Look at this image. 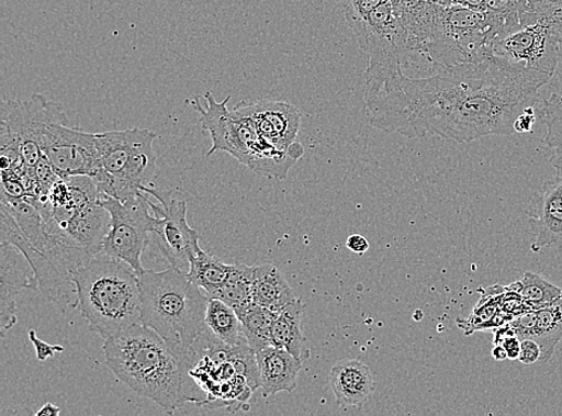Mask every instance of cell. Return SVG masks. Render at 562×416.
Segmentation results:
<instances>
[{
	"instance_id": "obj_1",
	"label": "cell",
	"mask_w": 562,
	"mask_h": 416,
	"mask_svg": "<svg viewBox=\"0 0 562 416\" xmlns=\"http://www.w3.org/2000/svg\"><path fill=\"white\" fill-rule=\"evenodd\" d=\"M551 81L525 65L491 55L424 78L403 72L364 83L371 126L409 138L436 135L457 143L515 133L518 116L539 102Z\"/></svg>"
},
{
	"instance_id": "obj_2",
	"label": "cell",
	"mask_w": 562,
	"mask_h": 416,
	"mask_svg": "<svg viewBox=\"0 0 562 416\" xmlns=\"http://www.w3.org/2000/svg\"><path fill=\"white\" fill-rule=\"evenodd\" d=\"M111 371L131 390L167 413L192 402L206 406V397L189 373V349L167 342L139 324L103 344Z\"/></svg>"
},
{
	"instance_id": "obj_3",
	"label": "cell",
	"mask_w": 562,
	"mask_h": 416,
	"mask_svg": "<svg viewBox=\"0 0 562 416\" xmlns=\"http://www.w3.org/2000/svg\"><path fill=\"white\" fill-rule=\"evenodd\" d=\"M78 310L103 341L142 324L139 279L128 265L100 252L75 272Z\"/></svg>"
},
{
	"instance_id": "obj_4",
	"label": "cell",
	"mask_w": 562,
	"mask_h": 416,
	"mask_svg": "<svg viewBox=\"0 0 562 416\" xmlns=\"http://www.w3.org/2000/svg\"><path fill=\"white\" fill-rule=\"evenodd\" d=\"M139 279L142 324L175 346L189 349L206 329L209 297L175 267L147 270Z\"/></svg>"
},
{
	"instance_id": "obj_5",
	"label": "cell",
	"mask_w": 562,
	"mask_h": 416,
	"mask_svg": "<svg viewBox=\"0 0 562 416\" xmlns=\"http://www.w3.org/2000/svg\"><path fill=\"white\" fill-rule=\"evenodd\" d=\"M189 373L206 397V406L238 412L258 387L259 370L250 346L232 347L207 328L189 348Z\"/></svg>"
},
{
	"instance_id": "obj_6",
	"label": "cell",
	"mask_w": 562,
	"mask_h": 416,
	"mask_svg": "<svg viewBox=\"0 0 562 416\" xmlns=\"http://www.w3.org/2000/svg\"><path fill=\"white\" fill-rule=\"evenodd\" d=\"M204 99L206 106L200 99L191 101V105L200 114L203 130L212 137V148L206 156L225 151L254 172L277 179H285L294 164L303 158L304 148L285 151L274 147L258 133L248 116L229 110L231 97L218 102L207 92Z\"/></svg>"
},
{
	"instance_id": "obj_7",
	"label": "cell",
	"mask_w": 562,
	"mask_h": 416,
	"mask_svg": "<svg viewBox=\"0 0 562 416\" xmlns=\"http://www.w3.org/2000/svg\"><path fill=\"white\" fill-rule=\"evenodd\" d=\"M155 139L151 130L139 127L97 134L104 168L93 178L99 193L123 202L138 196L155 175Z\"/></svg>"
},
{
	"instance_id": "obj_8",
	"label": "cell",
	"mask_w": 562,
	"mask_h": 416,
	"mask_svg": "<svg viewBox=\"0 0 562 416\" xmlns=\"http://www.w3.org/2000/svg\"><path fill=\"white\" fill-rule=\"evenodd\" d=\"M493 43L487 12L441 5L432 38L423 57L439 71L493 55Z\"/></svg>"
},
{
	"instance_id": "obj_9",
	"label": "cell",
	"mask_w": 562,
	"mask_h": 416,
	"mask_svg": "<svg viewBox=\"0 0 562 416\" xmlns=\"http://www.w3.org/2000/svg\"><path fill=\"white\" fill-rule=\"evenodd\" d=\"M148 196V193L142 192L123 202L99 193V203L111 215V226L101 252L128 265L138 277L146 271L142 256L147 249L156 221Z\"/></svg>"
},
{
	"instance_id": "obj_10",
	"label": "cell",
	"mask_w": 562,
	"mask_h": 416,
	"mask_svg": "<svg viewBox=\"0 0 562 416\" xmlns=\"http://www.w3.org/2000/svg\"><path fill=\"white\" fill-rule=\"evenodd\" d=\"M65 113L55 101L42 94L29 100L4 102L2 116V154L20 156L27 170L44 158L41 142L47 125Z\"/></svg>"
},
{
	"instance_id": "obj_11",
	"label": "cell",
	"mask_w": 562,
	"mask_h": 416,
	"mask_svg": "<svg viewBox=\"0 0 562 416\" xmlns=\"http://www.w3.org/2000/svg\"><path fill=\"white\" fill-rule=\"evenodd\" d=\"M562 46V20L541 19L492 46L496 57L519 63L536 74L553 78Z\"/></svg>"
},
{
	"instance_id": "obj_12",
	"label": "cell",
	"mask_w": 562,
	"mask_h": 416,
	"mask_svg": "<svg viewBox=\"0 0 562 416\" xmlns=\"http://www.w3.org/2000/svg\"><path fill=\"white\" fill-rule=\"evenodd\" d=\"M143 192L155 198L160 204L150 201L151 212L156 216L154 233L158 245L171 267L189 272L190 257L198 254L201 234L188 223V203L177 200L171 190L143 187Z\"/></svg>"
},
{
	"instance_id": "obj_13",
	"label": "cell",
	"mask_w": 562,
	"mask_h": 416,
	"mask_svg": "<svg viewBox=\"0 0 562 416\" xmlns=\"http://www.w3.org/2000/svg\"><path fill=\"white\" fill-rule=\"evenodd\" d=\"M67 123L68 116L63 113L47 125L41 142L44 155L61 178H95L103 171L97 135Z\"/></svg>"
},
{
	"instance_id": "obj_14",
	"label": "cell",
	"mask_w": 562,
	"mask_h": 416,
	"mask_svg": "<svg viewBox=\"0 0 562 416\" xmlns=\"http://www.w3.org/2000/svg\"><path fill=\"white\" fill-rule=\"evenodd\" d=\"M0 244H11L27 257L34 269L37 292L47 301L56 304L63 312L78 307L77 291L74 282L65 280L48 258L30 243L14 217L0 207Z\"/></svg>"
},
{
	"instance_id": "obj_15",
	"label": "cell",
	"mask_w": 562,
	"mask_h": 416,
	"mask_svg": "<svg viewBox=\"0 0 562 416\" xmlns=\"http://www.w3.org/2000/svg\"><path fill=\"white\" fill-rule=\"evenodd\" d=\"M234 110L248 116L255 123L258 133L274 147L285 151L304 148L302 143L297 142L302 112L291 103L273 100L244 101Z\"/></svg>"
},
{
	"instance_id": "obj_16",
	"label": "cell",
	"mask_w": 562,
	"mask_h": 416,
	"mask_svg": "<svg viewBox=\"0 0 562 416\" xmlns=\"http://www.w3.org/2000/svg\"><path fill=\"white\" fill-rule=\"evenodd\" d=\"M23 290L37 291L35 272L16 246L0 244V329L2 336L18 323V297Z\"/></svg>"
},
{
	"instance_id": "obj_17",
	"label": "cell",
	"mask_w": 562,
	"mask_h": 416,
	"mask_svg": "<svg viewBox=\"0 0 562 416\" xmlns=\"http://www.w3.org/2000/svg\"><path fill=\"white\" fill-rule=\"evenodd\" d=\"M535 234L531 251L539 254L544 247L562 241V178L548 180L533 194L528 210Z\"/></svg>"
},
{
	"instance_id": "obj_18",
	"label": "cell",
	"mask_w": 562,
	"mask_h": 416,
	"mask_svg": "<svg viewBox=\"0 0 562 416\" xmlns=\"http://www.w3.org/2000/svg\"><path fill=\"white\" fill-rule=\"evenodd\" d=\"M401 23L408 54H425L432 38L440 4L436 0H391Z\"/></svg>"
},
{
	"instance_id": "obj_19",
	"label": "cell",
	"mask_w": 562,
	"mask_h": 416,
	"mask_svg": "<svg viewBox=\"0 0 562 416\" xmlns=\"http://www.w3.org/2000/svg\"><path fill=\"white\" fill-rule=\"evenodd\" d=\"M329 382L336 403L342 408H361L374 393L371 369L357 359L338 361L329 373Z\"/></svg>"
},
{
	"instance_id": "obj_20",
	"label": "cell",
	"mask_w": 562,
	"mask_h": 416,
	"mask_svg": "<svg viewBox=\"0 0 562 416\" xmlns=\"http://www.w3.org/2000/svg\"><path fill=\"white\" fill-rule=\"evenodd\" d=\"M261 395L272 397L279 393H293L303 361L285 349L270 346L256 353Z\"/></svg>"
},
{
	"instance_id": "obj_21",
	"label": "cell",
	"mask_w": 562,
	"mask_h": 416,
	"mask_svg": "<svg viewBox=\"0 0 562 416\" xmlns=\"http://www.w3.org/2000/svg\"><path fill=\"white\" fill-rule=\"evenodd\" d=\"M303 303L296 297L289 306L279 312L271 329V346L285 349L299 360L310 357L303 333Z\"/></svg>"
},
{
	"instance_id": "obj_22",
	"label": "cell",
	"mask_w": 562,
	"mask_h": 416,
	"mask_svg": "<svg viewBox=\"0 0 562 416\" xmlns=\"http://www.w3.org/2000/svg\"><path fill=\"white\" fill-rule=\"evenodd\" d=\"M296 296L282 271L272 266L255 267L252 301L271 311L280 312L295 301Z\"/></svg>"
},
{
	"instance_id": "obj_23",
	"label": "cell",
	"mask_w": 562,
	"mask_h": 416,
	"mask_svg": "<svg viewBox=\"0 0 562 416\" xmlns=\"http://www.w3.org/2000/svg\"><path fill=\"white\" fill-rule=\"evenodd\" d=\"M205 324L222 342L232 347L248 346L237 311L221 299H209Z\"/></svg>"
},
{
	"instance_id": "obj_24",
	"label": "cell",
	"mask_w": 562,
	"mask_h": 416,
	"mask_svg": "<svg viewBox=\"0 0 562 416\" xmlns=\"http://www.w3.org/2000/svg\"><path fill=\"white\" fill-rule=\"evenodd\" d=\"M241 321L248 346L255 353L271 346V329L279 312L260 306L255 302L235 308Z\"/></svg>"
},
{
	"instance_id": "obj_25",
	"label": "cell",
	"mask_w": 562,
	"mask_h": 416,
	"mask_svg": "<svg viewBox=\"0 0 562 416\" xmlns=\"http://www.w3.org/2000/svg\"><path fill=\"white\" fill-rule=\"evenodd\" d=\"M232 265L220 261L202 249L190 257L189 279L209 296L215 297L226 282Z\"/></svg>"
},
{
	"instance_id": "obj_26",
	"label": "cell",
	"mask_w": 562,
	"mask_h": 416,
	"mask_svg": "<svg viewBox=\"0 0 562 416\" xmlns=\"http://www.w3.org/2000/svg\"><path fill=\"white\" fill-rule=\"evenodd\" d=\"M530 339L541 347L539 362L549 361L557 346L562 344V299L552 305L536 310V324Z\"/></svg>"
},
{
	"instance_id": "obj_27",
	"label": "cell",
	"mask_w": 562,
	"mask_h": 416,
	"mask_svg": "<svg viewBox=\"0 0 562 416\" xmlns=\"http://www.w3.org/2000/svg\"><path fill=\"white\" fill-rule=\"evenodd\" d=\"M509 289L516 291L529 310H539L552 305L562 299V289L547 281L536 272L527 271L525 277Z\"/></svg>"
},
{
	"instance_id": "obj_28",
	"label": "cell",
	"mask_w": 562,
	"mask_h": 416,
	"mask_svg": "<svg viewBox=\"0 0 562 416\" xmlns=\"http://www.w3.org/2000/svg\"><path fill=\"white\" fill-rule=\"evenodd\" d=\"M254 271L255 267L232 265L229 276L215 297L221 299L234 310L252 303Z\"/></svg>"
},
{
	"instance_id": "obj_29",
	"label": "cell",
	"mask_w": 562,
	"mask_h": 416,
	"mask_svg": "<svg viewBox=\"0 0 562 416\" xmlns=\"http://www.w3.org/2000/svg\"><path fill=\"white\" fill-rule=\"evenodd\" d=\"M542 116L548 128L544 145L554 150H562V95L552 94L543 102Z\"/></svg>"
},
{
	"instance_id": "obj_30",
	"label": "cell",
	"mask_w": 562,
	"mask_h": 416,
	"mask_svg": "<svg viewBox=\"0 0 562 416\" xmlns=\"http://www.w3.org/2000/svg\"><path fill=\"white\" fill-rule=\"evenodd\" d=\"M385 2L387 0H336V3L344 11L350 30Z\"/></svg>"
},
{
	"instance_id": "obj_31",
	"label": "cell",
	"mask_w": 562,
	"mask_h": 416,
	"mask_svg": "<svg viewBox=\"0 0 562 416\" xmlns=\"http://www.w3.org/2000/svg\"><path fill=\"white\" fill-rule=\"evenodd\" d=\"M536 22L541 19L562 20V0H527Z\"/></svg>"
},
{
	"instance_id": "obj_32",
	"label": "cell",
	"mask_w": 562,
	"mask_h": 416,
	"mask_svg": "<svg viewBox=\"0 0 562 416\" xmlns=\"http://www.w3.org/2000/svg\"><path fill=\"white\" fill-rule=\"evenodd\" d=\"M30 340L32 341L36 358L38 361H46L52 357H55L57 353L64 352V347L57 346V345H49L42 339H38L35 330H31L30 334Z\"/></svg>"
},
{
	"instance_id": "obj_33",
	"label": "cell",
	"mask_w": 562,
	"mask_h": 416,
	"mask_svg": "<svg viewBox=\"0 0 562 416\" xmlns=\"http://www.w3.org/2000/svg\"><path fill=\"white\" fill-rule=\"evenodd\" d=\"M541 347L538 342L531 339L521 340L520 355L518 360L525 366H532V363L540 361Z\"/></svg>"
},
{
	"instance_id": "obj_34",
	"label": "cell",
	"mask_w": 562,
	"mask_h": 416,
	"mask_svg": "<svg viewBox=\"0 0 562 416\" xmlns=\"http://www.w3.org/2000/svg\"><path fill=\"white\" fill-rule=\"evenodd\" d=\"M535 122H536V116H535L533 108H529L518 116V119L515 123V133H518V134L532 133Z\"/></svg>"
},
{
	"instance_id": "obj_35",
	"label": "cell",
	"mask_w": 562,
	"mask_h": 416,
	"mask_svg": "<svg viewBox=\"0 0 562 416\" xmlns=\"http://www.w3.org/2000/svg\"><path fill=\"white\" fill-rule=\"evenodd\" d=\"M347 247L351 252L363 255L370 250V243L361 234H351L347 239Z\"/></svg>"
},
{
	"instance_id": "obj_36",
	"label": "cell",
	"mask_w": 562,
	"mask_h": 416,
	"mask_svg": "<svg viewBox=\"0 0 562 416\" xmlns=\"http://www.w3.org/2000/svg\"><path fill=\"white\" fill-rule=\"evenodd\" d=\"M452 7H463L480 12L487 11V0H451Z\"/></svg>"
},
{
	"instance_id": "obj_37",
	"label": "cell",
	"mask_w": 562,
	"mask_h": 416,
	"mask_svg": "<svg viewBox=\"0 0 562 416\" xmlns=\"http://www.w3.org/2000/svg\"><path fill=\"white\" fill-rule=\"evenodd\" d=\"M60 414V408L52 405V403H46L42 409H38L35 415L36 416H58Z\"/></svg>"
},
{
	"instance_id": "obj_38",
	"label": "cell",
	"mask_w": 562,
	"mask_h": 416,
	"mask_svg": "<svg viewBox=\"0 0 562 416\" xmlns=\"http://www.w3.org/2000/svg\"><path fill=\"white\" fill-rule=\"evenodd\" d=\"M551 164L555 168L558 176L562 178V150H555L551 158Z\"/></svg>"
},
{
	"instance_id": "obj_39",
	"label": "cell",
	"mask_w": 562,
	"mask_h": 416,
	"mask_svg": "<svg viewBox=\"0 0 562 416\" xmlns=\"http://www.w3.org/2000/svg\"><path fill=\"white\" fill-rule=\"evenodd\" d=\"M492 356L496 361H503L507 359V353L502 345H494Z\"/></svg>"
},
{
	"instance_id": "obj_40",
	"label": "cell",
	"mask_w": 562,
	"mask_h": 416,
	"mask_svg": "<svg viewBox=\"0 0 562 416\" xmlns=\"http://www.w3.org/2000/svg\"><path fill=\"white\" fill-rule=\"evenodd\" d=\"M436 2L442 7H452L451 0H436Z\"/></svg>"
},
{
	"instance_id": "obj_41",
	"label": "cell",
	"mask_w": 562,
	"mask_h": 416,
	"mask_svg": "<svg viewBox=\"0 0 562 416\" xmlns=\"http://www.w3.org/2000/svg\"><path fill=\"white\" fill-rule=\"evenodd\" d=\"M562 95V94H561Z\"/></svg>"
}]
</instances>
